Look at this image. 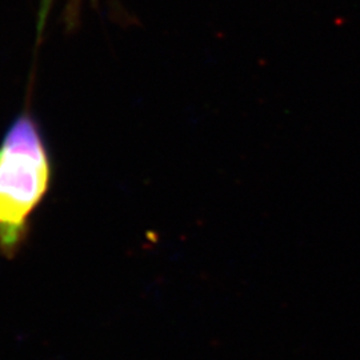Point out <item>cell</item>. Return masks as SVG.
<instances>
[{"label":"cell","instance_id":"obj_1","mask_svg":"<svg viewBox=\"0 0 360 360\" xmlns=\"http://www.w3.org/2000/svg\"><path fill=\"white\" fill-rule=\"evenodd\" d=\"M51 155L38 122L25 110L0 143V255L26 245L31 218L51 188Z\"/></svg>","mask_w":360,"mask_h":360}]
</instances>
